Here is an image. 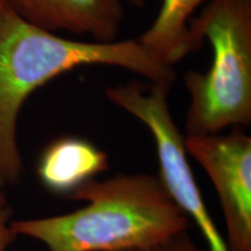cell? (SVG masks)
Here are the masks:
<instances>
[{
	"label": "cell",
	"instance_id": "8fae6325",
	"mask_svg": "<svg viewBox=\"0 0 251 251\" xmlns=\"http://www.w3.org/2000/svg\"><path fill=\"white\" fill-rule=\"evenodd\" d=\"M7 208H8V206H7V202H6L5 197L0 193V212L5 211V209H7Z\"/></svg>",
	"mask_w": 251,
	"mask_h": 251
},
{
	"label": "cell",
	"instance_id": "ba28073f",
	"mask_svg": "<svg viewBox=\"0 0 251 251\" xmlns=\"http://www.w3.org/2000/svg\"><path fill=\"white\" fill-rule=\"evenodd\" d=\"M206 0H162L155 21L139 42L166 65L174 67L196 50L190 28L191 17Z\"/></svg>",
	"mask_w": 251,
	"mask_h": 251
},
{
	"label": "cell",
	"instance_id": "5b68a950",
	"mask_svg": "<svg viewBox=\"0 0 251 251\" xmlns=\"http://www.w3.org/2000/svg\"><path fill=\"white\" fill-rule=\"evenodd\" d=\"M185 148L205 169L219 194L228 251H251V137L241 130L186 136Z\"/></svg>",
	"mask_w": 251,
	"mask_h": 251
},
{
	"label": "cell",
	"instance_id": "3957f363",
	"mask_svg": "<svg viewBox=\"0 0 251 251\" xmlns=\"http://www.w3.org/2000/svg\"><path fill=\"white\" fill-rule=\"evenodd\" d=\"M198 48L207 39L213 61L206 72L187 71V136L219 134L251 121V0H209L190 23Z\"/></svg>",
	"mask_w": 251,
	"mask_h": 251
},
{
	"label": "cell",
	"instance_id": "52a82bcc",
	"mask_svg": "<svg viewBox=\"0 0 251 251\" xmlns=\"http://www.w3.org/2000/svg\"><path fill=\"white\" fill-rule=\"evenodd\" d=\"M108 169L107 153L80 137H61L47 147L41 156L37 174L51 192L71 194Z\"/></svg>",
	"mask_w": 251,
	"mask_h": 251
},
{
	"label": "cell",
	"instance_id": "7a4b0ae2",
	"mask_svg": "<svg viewBox=\"0 0 251 251\" xmlns=\"http://www.w3.org/2000/svg\"><path fill=\"white\" fill-rule=\"evenodd\" d=\"M70 198L87 206L64 215L13 221L12 231L35 238L48 251H122L161 246L190 228L188 216L153 176L90 179Z\"/></svg>",
	"mask_w": 251,
	"mask_h": 251
},
{
	"label": "cell",
	"instance_id": "6da1fadb",
	"mask_svg": "<svg viewBox=\"0 0 251 251\" xmlns=\"http://www.w3.org/2000/svg\"><path fill=\"white\" fill-rule=\"evenodd\" d=\"M83 65H109L151 83L174 84L176 71L139 40L112 42L65 39L27 23L6 7L0 13V186L18 183L23 159L17 124L26 99L40 86Z\"/></svg>",
	"mask_w": 251,
	"mask_h": 251
},
{
	"label": "cell",
	"instance_id": "277c9868",
	"mask_svg": "<svg viewBox=\"0 0 251 251\" xmlns=\"http://www.w3.org/2000/svg\"><path fill=\"white\" fill-rule=\"evenodd\" d=\"M172 84L151 83L147 91L136 84L108 87L106 96L118 107L134 115L149 128L155 139L161 180L174 201L199 227L208 251H228L216 229L187 161L185 137L172 118L168 96Z\"/></svg>",
	"mask_w": 251,
	"mask_h": 251
},
{
	"label": "cell",
	"instance_id": "8992f818",
	"mask_svg": "<svg viewBox=\"0 0 251 251\" xmlns=\"http://www.w3.org/2000/svg\"><path fill=\"white\" fill-rule=\"evenodd\" d=\"M27 23L52 31L90 35L93 41L117 40L125 18L122 0H2Z\"/></svg>",
	"mask_w": 251,
	"mask_h": 251
},
{
	"label": "cell",
	"instance_id": "4fadbf2b",
	"mask_svg": "<svg viewBox=\"0 0 251 251\" xmlns=\"http://www.w3.org/2000/svg\"><path fill=\"white\" fill-rule=\"evenodd\" d=\"M5 8H6V6L4 4V1H2V0H0V13H1Z\"/></svg>",
	"mask_w": 251,
	"mask_h": 251
},
{
	"label": "cell",
	"instance_id": "7c38bea8",
	"mask_svg": "<svg viewBox=\"0 0 251 251\" xmlns=\"http://www.w3.org/2000/svg\"><path fill=\"white\" fill-rule=\"evenodd\" d=\"M130 5L136 6V7H142V6L146 4L147 0H127Z\"/></svg>",
	"mask_w": 251,
	"mask_h": 251
},
{
	"label": "cell",
	"instance_id": "30bf717a",
	"mask_svg": "<svg viewBox=\"0 0 251 251\" xmlns=\"http://www.w3.org/2000/svg\"><path fill=\"white\" fill-rule=\"evenodd\" d=\"M9 215H11V209L9 207L5 211L0 212V251H5L7 247L14 240L15 235L12 231L11 226L8 224Z\"/></svg>",
	"mask_w": 251,
	"mask_h": 251
},
{
	"label": "cell",
	"instance_id": "9c48e42d",
	"mask_svg": "<svg viewBox=\"0 0 251 251\" xmlns=\"http://www.w3.org/2000/svg\"><path fill=\"white\" fill-rule=\"evenodd\" d=\"M122 251H203L200 249L193 241L188 237L186 233H183L171 241L166 242L161 246H157L149 249H131V250H122Z\"/></svg>",
	"mask_w": 251,
	"mask_h": 251
}]
</instances>
